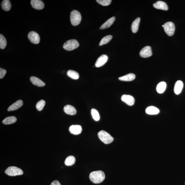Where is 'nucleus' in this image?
<instances>
[{"label": "nucleus", "instance_id": "obj_7", "mask_svg": "<svg viewBox=\"0 0 185 185\" xmlns=\"http://www.w3.org/2000/svg\"><path fill=\"white\" fill-rule=\"evenodd\" d=\"M28 37L31 42L34 44H38L40 41L39 36L35 32L31 31L29 33Z\"/></svg>", "mask_w": 185, "mask_h": 185}, {"label": "nucleus", "instance_id": "obj_2", "mask_svg": "<svg viewBox=\"0 0 185 185\" xmlns=\"http://www.w3.org/2000/svg\"><path fill=\"white\" fill-rule=\"evenodd\" d=\"M99 138L105 144H109L114 141V138L108 132L104 130L100 131L98 133Z\"/></svg>", "mask_w": 185, "mask_h": 185}, {"label": "nucleus", "instance_id": "obj_8", "mask_svg": "<svg viewBox=\"0 0 185 185\" xmlns=\"http://www.w3.org/2000/svg\"><path fill=\"white\" fill-rule=\"evenodd\" d=\"M152 55V50L151 47L146 46L143 48L139 52V55L143 58H148Z\"/></svg>", "mask_w": 185, "mask_h": 185}, {"label": "nucleus", "instance_id": "obj_26", "mask_svg": "<svg viewBox=\"0 0 185 185\" xmlns=\"http://www.w3.org/2000/svg\"><path fill=\"white\" fill-rule=\"evenodd\" d=\"M67 75L71 78L77 80L79 78V75L77 72L73 70H69L67 72Z\"/></svg>", "mask_w": 185, "mask_h": 185}, {"label": "nucleus", "instance_id": "obj_31", "mask_svg": "<svg viewBox=\"0 0 185 185\" xmlns=\"http://www.w3.org/2000/svg\"><path fill=\"white\" fill-rule=\"evenodd\" d=\"M111 0H97V1L103 6H107L112 2Z\"/></svg>", "mask_w": 185, "mask_h": 185}, {"label": "nucleus", "instance_id": "obj_13", "mask_svg": "<svg viewBox=\"0 0 185 185\" xmlns=\"http://www.w3.org/2000/svg\"><path fill=\"white\" fill-rule=\"evenodd\" d=\"M154 8L162 10L167 11L168 10V7L166 3L164 1H158L153 5Z\"/></svg>", "mask_w": 185, "mask_h": 185}, {"label": "nucleus", "instance_id": "obj_34", "mask_svg": "<svg viewBox=\"0 0 185 185\" xmlns=\"http://www.w3.org/2000/svg\"><path fill=\"white\" fill-rule=\"evenodd\" d=\"M162 27H163V28H164V25H163Z\"/></svg>", "mask_w": 185, "mask_h": 185}, {"label": "nucleus", "instance_id": "obj_10", "mask_svg": "<svg viewBox=\"0 0 185 185\" xmlns=\"http://www.w3.org/2000/svg\"><path fill=\"white\" fill-rule=\"evenodd\" d=\"M108 57L106 55H103L97 59L95 63V66L99 68L102 67L108 61Z\"/></svg>", "mask_w": 185, "mask_h": 185}, {"label": "nucleus", "instance_id": "obj_24", "mask_svg": "<svg viewBox=\"0 0 185 185\" xmlns=\"http://www.w3.org/2000/svg\"><path fill=\"white\" fill-rule=\"evenodd\" d=\"M17 121V118L14 116L7 117L2 121L3 124H10L15 123Z\"/></svg>", "mask_w": 185, "mask_h": 185}, {"label": "nucleus", "instance_id": "obj_9", "mask_svg": "<svg viewBox=\"0 0 185 185\" xmlns=\"http://www.w3.org/2000/svg\"><path fill=\"white\" fill-rule=\"evenodd\" d=\"M121 99L129 106H132L135 104V99L131 95H123L121 97Z\"/></svg>", "mask_w": 185, "mask_h": 185}, {"label": "nucleus", "instance_id": "obj_16", "mask_svg": "<svg viewBox=\"0 0 185 185\" xmlns=\"http://www.w3.org/2000/svg\"><path fill=\"white\" fill-rule=\"evenodd\" d=\"M184 86V84L182 81L179 80L176 82L175 84V87H174V91L175 93L178 95L180 94Z\"/></svg>", "mask_w": 185, "mask_h": 185}, {"label": "nucleus", "instance_id": "obj_23", "mask_svg": "<svg viewBox=\"0 0 185 185\" xmlns=\"http://www.w3.org/2000/svg\"><path fill=\"white\" fill-rule=\"evenodd\" d=\"M2 8L6 11H8L11 8V4L10 2L8 0H4L2 1L1 4Z\"/></svg>", "mask_w": 185, "mask_h": 185}, {"label": "nucleus", "instance_id": "obj_25", "mask_svg": "<svg viewBox=\"0 0 185 185\" xmlns=\"http://www.w3.org/2000/svg\"><path fill=\"white\" fill-rule=\"evenodd\" d=\"M75 162V159L73 156H70L67 158L65 161V165L71 166L74 164Z\"/></svg>", "mask_w": 185, "mask_h": 185}, {"label": "nucleus", "instance_id": "obj_30", "mask_svg": "<svg viewBox=\"0 0 185 185\" xmlns=\"http://www.w3.org/2000/svg\"><path fill=\"white\" fill-rule=\"evenodd\" d=\"M45 105V101L43 100H41L37 103L36 105L37 109L39 111H41L42 110Z\"/></svg>", "mask_w": 185, "mask_h": 185}, {"label": "nucleus", "instance_id": "obj_32", "mask_svg": "<svg viewBox=\"0 0 185 185\" xmlns=\"http://www.w3.org/2000/svg\"><path fill=\"white\" fill-rule=\"evenodd\" d=\"M6 71L1 68H0V79H3L6 73Z\"/></svg>", "mask_w": 185, "mask_h": 185}, {"label": "nucleus", "instance_id": "obj_1", "mask_svg": "<svg viewBox=\"0 0 185 185\" xmlns=\"http://www.w3.org/2000/svg\"><path fill=\"white\" fill-rule=\"evenodd\" d=\"M105 175L104 172L101 170L91 172L89 175L90 180L94 184H99L104 180Z\"/></svg>", "mask_w": 185, "mask_h": 185}, {"label": "nucleus", "instance_id": "obj_18", "mask_svg": "<svg viewBox=\"0 0 185 185\" xmlns=\"http://www.w3.org/2000/svg\"><path fill=\"white\" fill-rule=\"evenodd\" d=\"M146 112L148 115H155L159 113V110L155 107L150 106L146 108Z\"/></svg>", "mask_w": 185, "mask_h": 185}, {"label": "nucleus", "instance_id": "obj_3", "mask_svg": "<svg viewBox=\"0 0 185 185\" xmlns=\"http://www.w3.org/2000/svg\"><path fill=\"white\" fill-rule=\"evenodd\" d=\"M81 14L77 10H73L71 12L70 21L73 26L78 25L81 22Z\"/></svg>", "mask_w": 185, "mask_h": 185}, {"label": "nucleus", "instance_id": "obj_28", "mask_svg": "<svg viewBox=\"0 0 185 185\" xmlns=\"http://www.w3.org/2000/svg\"><path fill=\"white\" fill-rule=\"evenodd\" d=\"M91 113L92 118L96 121H98L100 118L98 112L95 109H92L91 110Z\"/></svg>", "mask_w": 185, "mask_h": 185}, {"label": "nucleus", "instance_id": "obj_6", "mask_svg": "<svg viewBox=\"0 0 185 185\" xmlns=\"http://www.w3.org/2000/svg\"><path fill=\"white\" fill-rule=\"evenodd\" d=\"M164 30L167 35L169 36H173L175 30V25L171 22H168L164 24Z\"/></svg>", "mask_w": 185, "mask_h": 185}, {"label": "nucleus", "instance_id": "obj_11", "mask_svg": "<svg viewBox=\"0 0 185 185\" xmlns=\"http://www.w3.org/2000/svg\"><path fill=\"white\" fill-rule=\"evenodd\" d=\"M69 131L71 133L74 135H78L82 131V128L81 126L78 125H73L71 126L69 128Z\"/></svg>", "mask_w": 185, "mask_h": 185}, {"label": "nucleus", "instance_id": "obj_22", "mask_svg": "<svg viewBox=\"0 0 185 185\" xmlns=\"http://www.w3.org/2000/svg\"><path fill=\"white\" fill-rule=\"evenodd\" d=\"M166 83L165 82H161L159 83L156 88L157 92L160 94L163 93L166 90Z\"/></svg>", "mask_w": 185, "mask_h": 185}, {"label": "nucleus", "instance_id": "obj_19", "mask_svg": "<svg viewBox=\"0 0 185 185\" xmlns=\"http://www.w3.org/2000/svg\"><path fill=\"white\" fill-rule=\"evenodd\" d=\"M115 17H113L110 18V19L105 22L104 23H103L100 29L101 30H103L109 28L113 24L114 22L115 21Z\"/></svg>", "mask_w": 185, "mask_h": 185}, {"label": "nucleus", "instance_id": "obj_14", "mask_svg": "<svg viewBox=\"0 0 185 185\" xmlns=\"http://www.w3.org/2000/svg\"><path fill=\"white\" fill-rule=\"evenodd\" d=\"M23 104L22 101L21 100H19L9 107L8 109V111H13L19 109L23 106Z\"/></svg>", "mask_w": 185, "mask_h": 185}, {"label": "nucleus", "instance_id": "obj_21", "mask_svg": "<svg viewBox=\"0 0 185 185\" xmlns=\"http://www.w3.org/2000/svg\"><path fill=\"white\" fill-rule=\"evenodd\" d=\"M140 21V18H137L132 22L131 25V30L133 33H136L138 31Z\"/></svg>", "mask_w": 185, "mask_h": 185}, {"label": "nucleus", "instance_id": "obj_29", "mask_svg": "<svg viewBox=\"0 0 185 185\" xmlns=\"http://www.w3.org/2000/svg\"><path fill=\"white\" fill-rule=\"evenodd\" d=\"M7 41L5 37L2 34L0 35V48L1 49H5L6 46Z\"/></svg>", "mask_w": 185, "mask_h": 185}, {"label": "nucleus", "instance_id": "obj_15", "mask_svg": "<svg viewBox=\"0 0 185 185\" xmlns=\"http://www.w3.org/2000/svg\"><path fill=\"white\" fill-rule=\"evenodd\" d=\"M64 112L68 115H75L77 113V110L73 106L70 105H67L63 108Z\"/></svg>", "mask_w": 185, "mask_h": 185}, {"label": "nucleus", "instance_id": "obj_33", "mask_svg": "<svg viewBox=\"0 0 185 185\" xmlns=\"http://www.w3.org/2000/svg\"><path fill=\"white\" fill-rule=\"evenodd\" d=\"M50 185H61V184L58 181L55 180L51 183Z\"/></svg>", "mask_w": 185, "mask_h": 185}, {"label": "nucleus", "instance_id": "obj_12", "mask_svg": "<svg viewBox=\"0 0 185 185\" xmlns=\"http://www.w3.org/2000/svg\"><path fill=\"white\" fill-rule=\"evenodd\" d=\"M31 3L32 7L36 10H41L44 7V4L43 2L39 0H32L31 1Z\"/></svg>", "mask_w": 185, "mask_h": 185}, {"label": "nucleus", "instance_id": "obj_20", "mask_svg": "<svg viewBox=\"0 0 185 185\" xmlns=\"http://www.w3.org/2000/svg\"><path fill=\"white\" fill-rule=\"evenodd\" d=\"M135 74L132 73L127 74L126 75L122 76L119 78L120 80L123 81H131L135 80Z\"/></svg>", "mask_w": 185, "mask_h": 185}, {"label": "nucleus", "instance_id": "obj_5", "mask_svg": "<svg viewBox=\"0 0 185 185\" xmlns=\"http://www.w3.org/2000/svg\"><path fill=\"white\" fill-rule=\"evenodd\" d=\"M79 46L78 41L76 39H70L67 41L63 45V48L67 51H71L77 48Z\"/></svg>", "mask_w": 185, "mask_h": 185}, {"label": "nucleus", "instance_id": "obj_27", "mask_svg": "<svg viewBox=\"0 0 185 185\" xmlns=\"http://www.w3.org/2000/svg\"><path fill=\"white\" fill-rule=\"evenodd\" d=\"M112 38V36L111 35H108L106 36V37H103L102 39L99 43V46H102V45L106 44L111 41Z\"/></svg>", "mask_w": 185, "mask_h": 185}, {"label": "nucleus", "instance_id": "obj_17", "mask_svg": "<svg viewBox=\"0 0 185 185\" xmlns=\"http://www.w3.org/2000/svg\"><path fill=\"white\" fill-rule=\"evenodd\" d=\"M30 80L33 84L39 87L44 86L45 84L42 81L38 78L32 76L30 78Z\"/></svg>", "mask_w": 185, "mask_h": 185}, {"label": "nucleus", "instance_id": "obj_4", "mask_svg": "<svg viewBox=\"0 0 185 185\" xmlns=\"http://www.w3.org/2000/svg\"><path fill=\"white\" fill-rule=\"evenodd\" d=\"M5 173L10 176L23 175V172L21 169L14 166H11L7 168L5 171Z\"/></svg>", "mask_w": 185, "mask_h": 185}]
</instances>
